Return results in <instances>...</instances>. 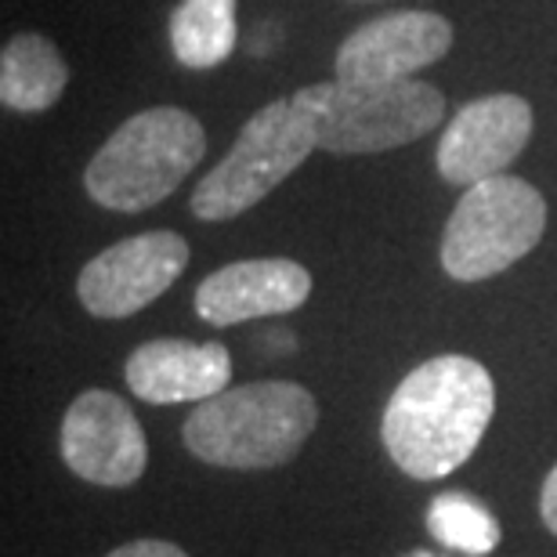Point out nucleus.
Listing matches in <instances>:
<instances>
[{
    "label": "nucleus",
    "instance_id": "obj_1",
    "mask_svg": "<svg viewBox=\"0 0 557 557\" xmlns=\"http://www.w3.org/2000/svg\"><path fill=\"white\" fill-rule=\"evenodd\" d=\"M496 413L493 373L467 355L420 362L384 406L381 438L409 478L438 482L463 467L482 445Z\"/></svg>",
    "mask_w": 557,
    "mask_h": 557
},
{
    "label": "nucleus",
    "instance_id": "obj_2",
    "mask_svg": "<svg viewBox=\"0 0 557 557\" xmlns=\"http://www.w3.org/2000/svg\"><path fill=\"white\" fill-rule=\"evenodd\" d=\"M315 423L319 403L305 384L258 381L196 403L182 428V442L210 467L269 471L305 449Z\"/></svg>",
    "mask_w": 557,
    "mask_h": 557
},
{
    "label": "nucleus",
    "instance_id": "obj_3",
    "mask_svg": "<svg viewBox=\"0 0 557 557\" xmlns=\"http://www.w3.org/2000/svg\"><path fill=\"white\" fill-rule=\"evenodd\" d=\"M207 156L203 124L177 106H152L124 120L84 171V188L98 207L141 214L163 203Z\"/></svg>",
    "mask_w": 557,
    "mask_h": 557
},
{
    "label": "nucleus",
    "instance_id": "obj_4",
    "mask_svg": "<svg viewBox=\"0 0 557 557\" xmlns=\"http://www.w3.org/2000/svg\"><path fill=\"white\" fill-rule=\"evenodd\" d=\"M294 102L308 120L315 149L333 156L403 149L445 120V95L420 76L392 84H308L294 91Z\"/></svg>",
    "mask_w": 557,
    "mask_h": 557
},
{
    "label": "nucleus",
    "instance_id": "obj_5",
    "mask_svg": "<svg viewBox=\"0 0 557 557\" xmlns=\"http://www.w3.org/2000/svg\"><path fill=\"white\" fill-rule=\"evenodd\" d=\"M547 232V199L515 174L471 185L442 232V269L456 283H482L529 258Z\"/></svg>",
    "mask_w": 557,
    "mask_h": 557
},
{
    "label": "nucleus",
    "instance_id": "obj_6",
    "mask_svg": "<svg viewBox=\"0 0 557 557\" xmlns=\"http://www.w3.org/2000/svg\"><path fill=\"white\" fill-rule=\"evenodd\" d=\"M315 138L294 95L275 98L243 124L225 160L193 188V214L199 221H232L272 196L308 156Z\"/></svg>",
    "mask_w": 557,
    "mask_h": 557
},
{
    "label": "nucleus",
    "instance_id": "obj_7",
    "mask_svg": "<svg viewBox=\"0 0 557 557\" xmlns=\"http://www.w3.org/2000/svg\"><path fill=\"white\" fill-rule=\"evenodd\" d=\"M188 258V243L177 232L127 236L84 264L76 275V297L95 319H131L182 278Z\"/></svg>",
    "mask_w": 557,
    "mask_h": 557
},
{
    "label": "nucleus",
    "instance_id": "obj_8",
    "mask_svg": "<svg viewBox=\"0 0 557 557\" xmlns=\"http://www.w3.org/2000/svg\"><path fill=\"white\" fill-rule=\"evenodd\" d=\"M62 460L91 485L127 488L149 467V442L131 406L113 392L91 387L76 395L62 417Z\"/></svg>",
    "mask_w": 557,
    "mask_h": 557
},
{
    "label": "nucleus",
    "instance_id": "obj_9",
    "mask_svg": "<svg viewBox=\"0 0 557 557\" xmlns=\"http://www.w3.org/2000/svg\"><path fill=\"white\" fill-rule=\"evenodd\" d=\"M536 113L521 95H485L456 109L434 152L442 182L471 188L504 174L525 152Z\"/></svg>",
    "mask_w": 557,
    "mask_h": 557
},
{
    "label": "nucleus",
    "instance_id": "obj_10",
    "mask_svg": "<svg viewBox=\"0 0 557 557\" xmlns=\"http://www.w3.org/2000/svg\"><path fill=\"white\" fill-rule=\"evenodd\" d=\"M453 48L449 18L434 11H392V15L362 22L351 37L341 40L333 73L348 84H392L413 81L420 70L442 62Z\"/></svg>",
    "mask_w": 557,
    "mask_h": 557
},
{
    "label": "nucleus",
    "instance_id": "obj_11",
    "mask_svg": "<svg viewBox=\"0 0 557 557\" xmlns=\"http://www.w3.org/2000/svg\"><path fill=\"white\" fill-rule=\"evenodd\" d=\"M311 297V275L289 258L232 261L210 272L196 286V315L207 326H239L250 319H269L297 311Z\"/></svg>",
    "mask_w": 557,
    "mask_h": 557
},
{
    "label": "nucleus",
    "instance_id": "obj_12",
    "mask_svg": "<svg viewBox=\"0 0 557 557\" xmlns=\"http://www.w3.org/2000/svg\"><path fill=\"white\" fill-rule=\"evenodd\" d=\"M127 387L141 403L177 406L207 403L232 381V355L218 341L160 337L145 341L127 359Z\"/></svg>",
    "mask_w": 557,
    "mask_h": 557
},
{
    "label": "nucleus",
    "instance_id": "obj_13",
    "mask_svg": "<svg viewBox=\"0 0 557 557\" xmlns=\"http://www.w3.org/2000/svg\"><path fill=\"white\" fill-rule=\"evenodd\" d=\"M70 62L44 33H15L0 51V102L11 113H48L65 95Z\"/></svg>",
    "mask_w": 557,
    "mask_h": 557
},
{
    "label": "nucleus",
    "instance_id": "obj_14",
    "mask_svg": "<svg viewBox=\"0 0 557 557\" xmlns=\"http://www.w3.org/2000/svg\"><path fill=\"white\" fill-rule=\"evenodd\" d=\"M236 0H182L171 11V51L185 70H214L228 62L239 40Z\"/></svg>",
    "mask_w": 557,
    "mask_h": 557
},
{
    "label": "nucleus",
    "instance_id": "obj_15",
    "mask_svg": "<svg viewBox=\"0 0 557 557\" xmlns=\"http://www.w3.org/2000/svg\"><path fill=\"white\" fill-rule=\"evenodd\" d=\"M428 532L442 547L467 557H485L499 547V525L488 507L467 493H442L428 507Z\"/></svg>",
    "mask_w": 557,
    "mask_h": 557
},
{
    "label": "nucleus",
    "instance_id": "obj_16",
    "mask_svg": "<svg viewBox=\"0 0 557 557\" xmlns=\"http://www.w3.org/2000/svg\"><path fill=\"white\" fill-rule=\"evenodd\" d=\"M106 557H188L177 543H166V540H131L124 547L109 550Z\"/></svg>",
    "mask_w": 557,
    "mask_h": 557
},
{
    "label": "nucleus",
    "instance_id": "obj_17",
    "mask_svg": "<svg viewBox=\"0 0 557 557\" xmlns=\"http://www.w3.org/2000/svg\"><path fill=\"white\" fill-rule=\"evenodd\" d=\"M540 515H543V525H547L554 536H557V463H554V471L547 474V482H543Z\"/></svg>",
    "mask_w": 557,
    "mask_h": 557
},
{
    "label": "nucleus",
    "instance_id": "obj_18",
    "mask_svg": "<svg viewBox=\"0 0 557 557\" xmlns=\"http://www.w3.org/2000/svg\"><path fill=\"white\" fill-rule=\"evenodd\" d=\"M403 557H442V554H428V550H413V554H403Z\"/></svg>",
    "mask_w": 557,
    "mask_h": 557
}]
</instances>
